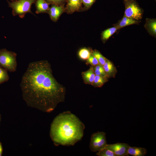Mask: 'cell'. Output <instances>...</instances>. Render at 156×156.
<instances>
[{
	"instance_id": "cell-11",
	"label": "cell",
	"mask_w": 156,
	"mask_h": 156,
	"mask_svg": "<svg viewBox=\"0 0 156 156\" xmlns=\"http://www.w3.org/2000/svg\"><path fill=\"white\" fill-rule=\"evenodd\" d=\"M81 75L85 83L92 85L95 76L93 66H92L87 70L82 72Z\"/></svg>"
},
{
	"instance_id": "cell-19",
	"label": "cell",
	"mask_w": 156,
	"mask_h": 156,
	"mask_svg": "<svg viewBox=\"0 0 156 156\" xmlns=\"http://www.w3.org/2000/svg\"><path fill=\"white\" fill-rule=\"evenodd\" d=\"M8 71L0 66V84L8 81Z\"/></svg>"
},
{
	"instance_id": "cell-5",
	"label": "cell",
	"mask_w": 156,
	"mask_h": 156,
	"mask_svg": "<svg viewBox=\"0 0 156 156\" xmlns=\"http://www.w3.org/2000/svg\"><path fill=\"white\" fill-rule=\"evenodd\" d=\"M107 144L106 134L103 132H98L91 135L89 145L91 151L93 152L99 151Z\"/></svg>"
},
{
	"instance_id": "cell-29",
	"label": "cell",
	"mask_w": 156,
	"mask_h": 156,
	"mask_svg": "<svg viewBox=\"0 0 156 156\" xmlns=\"http://www.w3.org/2000/svg\"></svg>"
},
{
	"instance_id": "cell-7",
	"label": "cell",
	"mask_w": 156,
	"mask_h": 156,
	"mask_svg": "<svg viewBox=\"0 0 156 156\" xmlns=\"http://www.w3.org/2000/svg\"><path fill=\"white\" fill-rule=\"evenodd\" d=\"M129 146L128 144L118 143L107 144L105 147L112 151L116 156H129L127 151Z\"/></svg>"
},
{
	"instance_id": "cell-18",
	"label": "cell",
	"mask_w": 156,
	"mask_h": 156,
	"mask_svg": "<svg viewBox=\"0 0 156 156\" xmlns=\"http://www.w3.org/2000/svg\"><path fill=\"white\" fill-rule=\"evenodd\" d=\"M91 54V51L86 48L81 49L78 51V55L79 57L83 60H87Z\"/></svg>"
},
{
	"instance_id": "cell-1",
	"label": "cell",
	"mask_w": 156,
	"mask_h": 156,
	"mask_svg": "<svg viewBox=\"0 0 156 156\" xmlns=\"http://www.w3.org/2000/svg\"><path fill=\"white\" fill-rule=\"evenodd\" d=\"M23 98L29 106L50 112L64 101L65 88L54 77L47 60L31 62L20 84Z\"/></svg>"
},
{
	"instance_id": "cell-27",
	"label": "cell",
	"mask_w": 156,
	"mask_h": 156,
	"mask_svg": "<svg viewBox=\"0 0 156 156\" xmlns=\"http://www.w3.org/2000/svg\"><path fill=\"white\" fill-rule=\"evenodd\" d=\"M9 0L11 1L12 2H13V1H16L17 0Z\"/></svg>"
},
{
	"instance_id": "cell-3",
	"label": "cell",
	"mask_w": 156,
	"mask_h": 156,
	"mask_svg": "<svg viewBox=\"0 0 156 156\" xmlns=\"http://www.w3.org/2000/svg\"><path fill=\"white\" fill-rule=\"evenodd\" d=\"M36 0H17L13 2L7 1L8 6L12 9V14L15 16L18 15L21 18H24L27 13L34 14L31 10L32 4Z\"/></svg>"
},
{
	"instance_id": "cell-12",
	"label": "cell",
	"mask_w": 156,
	"mask_h": 156,
	"mask_svg": "<svg viewBox=\"0 0 156 156\" xmlns=\"http://www.w3.org/2000/svg\"><path fill=\"white\" fill-rule=\"evenodd\" d=\"M35 3L36 14L48 13L50 8L49 4L46 0H36Z\"/></svg>"
},
{
	"instance_id": "cell-8",
	"label": "cell",
	"mask_w": 156,
	"mask_h": 156,
	"mask_svg": "<svg viewBox=\"0 0 156 156\" xmlns=\"http://www.w3.org/2000/svg\"><path fill=\"white\" fill-rule=\"evenodd\" d=\"M64 12H65L64 4L60 5H51L48 13L51 19L53 21L56 22Z\"/></svg>"
},
{
	"instance_id": "cell-14",
	"label": "cell",
	"mask_w": 156,
	"mask_h": 156,
	"mask_svg": "<svg viewBox=\"0 0 156 156\" xmlns=\"http://www.w3.org/2000/svg\"><path fill=\"white\" fill-rule=\"evenodd\" d=\"M137 22L136 20L124 16L116 27L118 29L128 25L136 24Z\"/></svg>"
},
{
	"instance_id": "cell-28",
	"label": "cell",
	"mask_w": 156,
	"mask_h": 156,
	"mask_svg": "<svg viewBox=\"0 0 156 156\" xmlns=\"http://www.w3.org/2000/svg\"><path fill=\"white\" fill-rule=\"evenodd\" d=\"M1 115L0 114V123L1 122Z\"/></svg>"
},
{
	"instance_id": "cell-21",
	"label": "cell",
	"mask_w": 156,
	"mask_h": 156,
	"mask_svg": "<svg viewBox=\"0 0 156 156\" xmlns=\"http://www.w3.org/2000/svg\"><path fill=\"white\" fill-rule=\"evenodd\" d=\"M93 67L95 75H99L108 78L102 66L100 65H98Z\"/></svg>"
},
{
	"instance_id": "cell-20",
	"label": "cell",
	"mask_w": 156,
	"mask_h": 156,
	"mask_svg": "<svg viewBox=\"0 0 156 156\" xmlns=\"http://www.w3.org/2000/svg\"><path fill=\"white\" fill-rule=\"evenodd\" d=\"M96 155L99 156H116L112 151L105 147L98 151Z\"/></svg>"
},
{
	"instance_id": "cell-6",
	"label": "cell",
	"mask_w": 156,
	"mask_h": 156,
	"mask_svg": "<svg viewBox=\"0 0 156 156\" xmlns=\"http://www.w3.org/2000/svg\"><path fill=\"white\" fill-rule=\"evenodd\" d=\"M127 1L125 4L124 16L136 20L140 19L142 17L141 9L133 1Z\"/></svg>"
},
{
	"instance_id": "cell-24",
	"label": "cell",
	"mask_w": 156,
	"mask_h": 156,
	"mask_svg": "<svg viewBox=\"0 0 156 156\" xmlns=\"http://www.w3.org/2000/svg\"><path fill=\"white\" fill-rule=\"evenodd\" d=\"M96 0H82V3L84 6V8L87 10L90 8Z\"/></svg>"
},
{
	"instance_id": "cell-25",
	"label": "cell",
	"mask_w": 156,
	"mask_h": 156,
	"mask_svg": "<svg viewBox=\"0 0 156 156\" xmlns=\"http://www.w3.org/2000/svg\"><path fill=\"white\" fill-rule=\"evenodd\" d=\"M49 4L60 5L64 4L66 0H46Z\"/></svg>"
},
{
	"instance_id": "cell-9",
	"label": "cell",
	"mask_w": 156,
	"mask_h": 156,
	"mask_svg": "<svg viewBox=\"0 0 156 156\" xmlns=\"http://www.w3.org/2000/svg\"><path fill=\"white\" fill-rule=\"evenodd\" d=\"M65 12L72 14L79 11L82 9V0H66Z\"/></svg>"
},
{
	"instance_id": "cell-2",
	"label": "cell",
	"mask_w": 156,
	"mask_h": 156,
	"mask_svg": "<svg viewBox=\"0 0 156 156\" xmlns=\"http://www.w3.org/2000/svg\"><path fill=\"white\" fill-rule=\"evenodd\" d=\"M85 126L75 115L69 111L61 113L53 120L50 136L56 146L74 145L82 138Z\"/></svg>"
},
{
	"instance_id": "cell-17",
	"label": "cell",
	"mask_w": 156,
	"mask_h": 156,
	"mask_svg": "<svg viewBox=\"0 0 156 156\" xmlns=\"http://www.w3.org/2000/svg\"><path fill=\"white\" fill-rule=\"evenodd\" d=\"M91 54L96 58L99 64L102 66L104 64L107 59L97 50L92 51Z\"/></svg>"
},
{
	"instance_id": "cell-13",
	"label": "cell",
	"mask_w": 156,
	"mask_h": 156,
	"mask_svg": "<svg viewBox=\"0 0 156 156\" xmlns=\"http://www.w3.org/2000/svg\"><path fill=\"white\" fill-rule=\"evenodd\" d=\"M127 152L129 155L133 156H144L147 153V150L144 148L129 146Z\"/></svg>"
},
{
	"instance_id": "cell-22",
	"label": "cell",
	"mask_w": 156,
	"mask_h": 156,
	"mask_svg": "<svg viewBox=\"0 0 156 156\" xmlns=\"http://www.w3.org/2000/svg\"><path fill=\"white\" fill-rule=\"evenodd\" d=\"M147 26L149 31L154 35L156 33V21L155 20H149L148 22Z\"/></svg>"
},
{
	"instance_id": "cell-23",
	"label": "cell",
	"mask_w": 156,
	"mask_h": 156,
	"mask_svg": "<svg viewBox=\"0 0 156 156\" xmlns=\"http://www.w3.org/2000/svg\"><path fill=\"white\" fill-rule=\"evenodd\" d=\"M87 61L89 64L93 66L100 65L96 58L92 54L87 60Z\"/></svg>"
},
{
	"instance_id": "cell-26",
	"label": "cell",
	"mask_w": 156,
	"mask_h": 156,
	"mask_svg": "<svg viewBox=\"0 0 156 156\" xmlns=\"http://www.w3.org/2000/svg\"><path fill=\"white\" fill-rule=\"evenodd\" d=\"M3 151V147L2 144L0 142V156H2Z\"/></svg>"
},
{
	"instance_id": "cell-10",
	"label": "cell",
	"mask_w": 156,
	"mask_h": 156,
	"mask_svg": "<svg viewBox=\"0 0 156 156\" xmlns=\"http://www.w3.org/2000/svg\"><path fill=\"white\" fill-rule=\"evenodd\" d=\"M103 67L108 78L115 77L117 70L116 67L112 62L107 59Z\"/></svg>"
},
{
	"instance_id": "cell-15",
	"label": "cell",
	"mask_w": 156,
	"mask_h": 156,
	"mask_svg": "<svg viewBox=\"0 0 156 156\" xmlns=\"http://www.w3.org/2000/svg\"><path fill=\"white\" fill-rule=\"evenodd\" d=\"M118 28L116 27L108 28L104 31L101 34V38L103 41L108 39L117 30Z\"/></svg>"
},
{
	"instance_id": "cell-4",
	"label": "cell",
	"mask_w": 156,
	"mask_h": 156,
	"mask_svg": "<svg viewBox=\"0 0 156 156\" xmlns=\"http://www.w3.org/2000/svg\"><path fill=\"white\" fill-rule=\"evenodd\" d=\"M16 54L6 49L0 50V66L10 72H15L17 63Z\"/></svg>"
},
{
	"instance_id": "cell-16",
	"label": "cell",
	"mask_w": 156,
	"mask_h": 156,
	"mask_svg": "<svg viewBox=\"0 0 156 156\" xmlns=\"http://www.w3.org/2000/svg\"><path fill=\"white\" fill-rule=\"evenodd\" d=\"M108 80V78L95 75L92 86L95 87H101Z\"/></svg>"
}]
</instances>
